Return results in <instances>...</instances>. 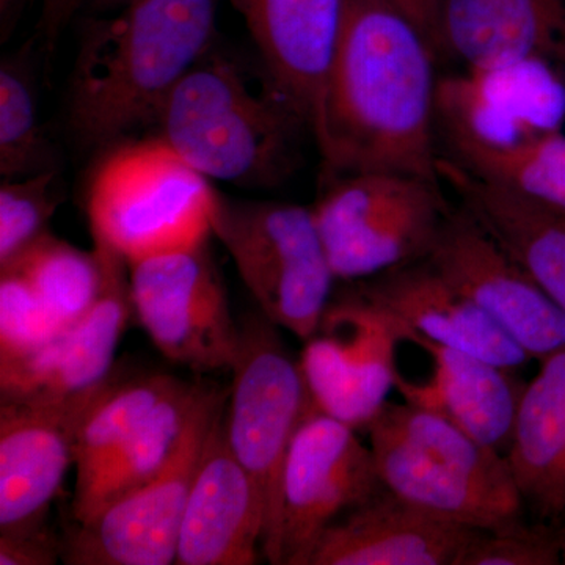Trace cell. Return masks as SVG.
Segmentation results:
<instances>
[{
    "instance_id": "cell-9",
    "label": "cell",
    "mask_w": 565,
    "mask_h": 565,
    "mask_svg": "<svg viewBox=\"0 0 565 565\" xmlns=\"http://www.w3.org/2000/svg\"><path fill=\"white\" fill-rule=\"evenodd\" d=\"M228 390L203 384L199 403L166 467L63 535L68 565H170L177 561L185 503L207 434Z\"/></svg>"
},
{
    "instance_id": "cell-4",
    "label": "cell",
    "mask_w": 565,
    "mask_h": 565,
    "mask_svg": "<svg viewBox=\"0 0 565 565\" xmlns=\"http://www.w3.org/2000/svg\"><path fill=\"white\" fill-rule=\"evenodd\" d=\"M382 486L424 511L481 531L523 522L508 459L445 416L386 403L366 430Z\"/></svg>"
},
{
    "instance_id": "cell-18",
    "label": "cell",
    "mask_w": 565,
    "mask_h": 565,
    "mask_svg": "<svg viewBox=\"0 0 565 565\" xmlns=\"http://www.w3.org/2000/svg\"><path fill=\"white\" fill-rule=\"evenodd\" d=\"M243 17L270 88L307 122L311 136L321 122L344 0H230Z\"/></svg>"
},
{
    "instance_id": "cell-1",
    "label": "cell",
    "mask_w": 565,
    "mask_h": 565,
    "mask_svg": "<svg viewBox=\"0 0 565 565\" xmlns=\"http://www.w3.org/2000/svg\"><path fill=\"white\" fill-rule=\"evenodd\" d=\"M435 51L392 0H344L318 143L327 177L416 174L438 181Z\"/></svg>"
},
{
    "instance_id": "cell-3",
    "label": "cell",
    "mask_w": 565,
    "mask_h": 565,
    "mask_svg": "<svg viewBox=\"0 0 565 565\" xmlns=\"http://www.w3.org/2000/svg\"><path fill=\"white\" fill-rule=\"evenodd\" d=\"M173 151L207 180L274 188L296 169L307 122L277 92L256 95L232 62L206 55L156 118Z\"/></svg>"
},
{
    "instance_id": "cell-24",
    "label": "cell",
    "mask_w": 565,
    "mask_h": 565,
    "mask_svg": "<svg viewBox=\"0 0 565 565\" xmlns=\"http://www.w3.org/2000/svg\"><path fill=\"white\" fill-rule=\"evenodd\" d=\"M539 363L505 459L525 504L541 519L556 520L565 516V349Z\"/></svg>"
},
{
    "instance_id": "cell-11",
    "label": "cell",
    "mask_w": 565,
    "mask_h": 565,
    "mask_svg": "<svg viewBox=\"0 0 565 565\" xmlns=\"http://www.w3.org/2000/svg\"><path fill=\"white\" fill-rule=\"evenodd\" d=\"M356 433L315 405L294 435L281 476V565H308L327 527L384 490Z\"/></svg>"
},
{
    "instance_id": "cell-29",
    "label": "cell",
    "mask_w": 565,
    "mask_h": 565,
    "mask_svg": "<svg viewBox=\"0 0 565 565\" xmlns=\"http://www.w3.org/2000/svg\"><path fill=\"white\" fill-rule=\"evenodd\" d=\"M62 204L57 170L3 180L0 185V267L22 255L44 233Z\"/></svg>"
},
{
    "instance_id": "cell-22",
    "label": "cell",
    "mask_w": 565,
    "mask_h": 565,
    "mask_svg": "<svg viewBox=\"0 0 565 565\" xmlns=\"http://www.w3.org/2000/svg\"><path fill=\"white\" fill-rule=\"evenodd\" d=\"M449 161L494 188L565 217V132L553 125L523 126L509 136L478 132L438 117Z\"/></svg>"
},
{
    "instance_id": "cell-37",
    "label": "cell",
    "mask_w": 565,
    "mask_h": 565,
    "mask_svg": "<svg viewBox=\"0 0 565 565\" xmlns=\"http://www.w3.org/2000/svg\"><path fill=\"white\" fill-rule=\"evenodd\" d=\"M561 548H563V564H565V526L561 530Z\"/></svg>"
},
{
    "instance_id": "cell-16",
    "label": "cell",
    "mask_w": 565,
    "mask_h": 565,
    "mask_svg": "<svg viewBox=\"0 0 565 565\" xmlns=\"http://www.w3.org/2000/svg\"><path fill=\"white\" fill-rule=\"evenodd\" d=\"M225 405L212 423L189 492L177 565H253L264 557L262 501L226 440Z\"/></svg>"
},
{
    "instance_id": "cell-34",
    "label": "cell",
    "mask_w": 565,
    "mask_h": 565,
    "mask_svg": "<svg viewBox=\"0 0 565 565\" xmlns=\"http://www.w3.org/2000/svg\"><path fill=\"white\" fill-rule=\"evenodd\" d=\"M85 0H43L41 31L47 40H54L66 24L84 7Z\"/></svg>"
},
{
    "instance_id": "cell-35",
    "label": "cell",
    "mask_w": 565,
    "mask_h": 565,
    "mask_svg": "<svg viewBox=\"0 0 565 565\" xmlns=\"http://www.w3.org/2000/svg\"><path fill=\"white\" fill-rule=\"evenodd\" d=\"M134 0H85L84 7H90L92 10H118L128 6Z\"/></svg>"
},
{
    "instance_id": "cell-25",
    "label": "cell",
    "mask_w": 565,
    "mask_h": 565,
    "mask_svg": "<svg viewBox=\"0 0 565 565\" xmlns=\"http://www.w3.org/2000/svg\"><path fill=\"white\" fill-rule=\"evenodd\" d=\"M202 390L203 384L181 381L152 408L90 481L74 490L71 504L74 522L90 519L111 501L147 484L166 467L180 444Z\"/></svg>"
},
{
    "instance_id": "cell-20",
    "label": "cell",
    "mask_w": 565,
    "mask_h": 565,
    "mask_svg": "<svg viewBox=\"0 0 565 565\" xmlns=\"http://www.w3.org/2000/svg\"><path fill=\"white\" fill-rule=\"evenodd\" d=\"M479 531L384 489L327 527L308 565H459Z\"/></svg>"
},
{
    "instance_id": "cell-15",
    "label": "cell",
    "mask_w": 565,
    "mask_h": 565,
    "mask_svg": "<svg viewBox=\"0 0 565 565\" xmlns=\"http://www.w3.org/2000/svg\"><path fill=\"white\" fill-rule=\"evenodd\" d=\"M104 263L98 300L79 321L21 362L0 366V403L71 396L102 384L134 315L128 263L96 245Z\"/></svg>"
},
{
    "instance_id": "cell-30",
    "label": "cell",
    "mask_w": 565,
    "mask_h": 565,
    "mask_svg": "<svg viewBox=\"0 0 565 565\" xmlns=\"http://www.w3.org/2000/svg\"><path fill=\"white\" fill-rule=\"evenodd\" d=\"M65 329L21 275L0 270V366L28 359Z\"/></svg>"
},
{
    "instance_id": "cell-10",
    "label": "cell",
    "mask_w": 565,
    "mask_h": 565,
    "mask_svg": "<svg viewBox=\"0 0 565 565\" xmlns=\"http://www.w3.org/2000/svg\"><path fill=\"white\" fill-rule=\"evenodd\" d=\"M128 267L134 316L156 349L199 374L232 373L241 329L207 243Z\"/></svg>"
},
{
    "instance_id": "cell-12",
    "label": "cell",
    "mask_w": 565,
    "mask_h": 565,
    "mask_svg": "<svg viewBox=\"0 0 565 565\" xmlns=\"http://www.w3.org/2000/svg\"><path fill=\"white\" fill-rule=\"evenodd\" d=\"M399 330L351 285L334 294L300 363L316 407L355 430H367L396 379Z\"/></svg>"
},
{
    "instance_id": "cell-17",
    "label": "cell",
    "mask_w": 565,
    "mask_h": 565,
    "mask_svg": "<svg viewBox=\"0 0 565 565\" xmlns=\"http://www.w3.org/2000/svg\"><path fill=\"white\" fill-rule=\"evenodd\" d=\"M349 285L399 329L434 343L512 371L533 360L427 258Z\"/></svg>"
},
{
    "instance_id": "cell-23",
    "label": "cell",
    "mask_w": 565,
    "mask_h": 565,
    "mask_svg": "<svg viewBox=\"0 0 565 565\" xmlns=\"http://www.w3.org/2000/svg\"><path fill=\"white\" fill-rule=\"evenodd\" d=\"M438 174L456 193L460 206L565 313V217L487 184L445 156Z\"/></svg>"
},
{
    "instance_id": "cell-19",
    "label": "cell",
    "mask_w": 565,
    "mask_h": 565,
    "mask_svg": "<svg viewBox=\"0 0 565 565\" xmlns=\"http://www.w3.org/2000/svg\"><path fill=\"white\" fill-rule=\"evenodd\" d=\"M438 43L475 73L565 68V0H441Z\"/></svg>"
},
{
    "instance_id": "cell-21",
    "label": "cell",
    "mask_w": 565,
    "mask_h": 565,
    "mask_svg": "<svg viewBox=\"0 0 565 565\" xmlns=\"http://www.w3.org/2000/svg\"><path fill=\"white\" fill-rule=\"evenodd\" d=\"M399 332L433 360V374L426 382L396 375L394 386L404 401L445 416L475 440L508 455L526 386L516 371L407 330Z\"/></svg>"
},
{
    "instance_id": "cell-13",
    "label": "cell",
    "mask_w": 565,
    "mask_h": 565,
    "mask_svg": "<svg viewBox=\"0 0 565 565\" xmlns=\"http://www.w3.org/2000/svg\"><path fill=\"white\" fill-rule=\"evenodd\" d=\"M427 259L531 359L564 351V311L462 206L446 215Z\"/></svg>"
},
{
    "instance_id": "cell-6",
    "label": "cell",
    "mask_w": 565,
    "mask_h": 565,
    "mask_svg": "<svg viewBox=\"0 0 565 565\" xmlns=\"http://www.w3.org/2000/svg\"><path fill=\"white\" fill-rule=\"evenodd\" d=\"M239 351L225 405L230 448L250 476L264 512L263 556L280 563L281 476L305 416L315 407L302 363L262 313L239 323Z\"/></svg>"
},
{
    "instance_id": "cell-32",
    "label": "cell",
    "mask_w": 565,
    "mask_h": 565,
    "mask_svg": "<svg viewBox=\"0 0 565 565\" xmlns=\"http://www.w3.org/2000/svg\"><path fill=\"white\" fill-rule=\"evenodd\" d=\"M62 556L63 535L54 534L46 516L0 527V565H54Z\"/></svg>"
},
{
    "instance_id": "cell-8",
    "label": "cell",
    "mask_w": 565,
    "mask_h": 565,
    "mask_svg": "<svg viewBox=\"0 0 565 565\" xmlns=\"http://www.w3.org/2000/svg\"><path fill=\"white\" fill-rule=\"evenodd\" d=\"M337 281H360L427 258L448 204L440 182L396 172L332 178L311 206Z\"/></svg>"
},
{
    "instance_id": "cell-33",
    "label": "cell",
    "mask_w": 565,
    "mask_h": 565,
    "mask_svg": "<svg viewBox=\"0 0 565 565\" xmlns=\"http://www.w3.org/2000/svg\"><path fill=\"white\" fill-rule=\"evenodd\" d=\"M392 2L423 32L434 47L435 54L440 52L438 25H440L441 0H392Z\"/></svg>"
},
{
    "instance_id": "cell-2",
    "label": "cell",
    "mask_w": 565,
    "mask_h": 565,
    "mask_svg": "<svg viewBox=\"0 0 565 565\" xmlns=\"http://www.w3.org/2000/svg\"><path fill=\"white\" fill-rule=\"evenodd\" d=\"M218 0H134L82 39L71 81L70 125L106 145L156 121L174 87L210 54Z\"/></svg>"
},
{
    "instance_id": "cell-7",
    "label": "cell",
    "mask_w": 565,
    "mask_h": 565,
    "mask_svg": "<svg viewBox=\"0 0 565 565\" xmlns=\"http://www.w3.org/2000/svg\"><path fill=\"white\" fill-rule=\"evenodd\" d=\"M212 236L232 256L258 311L305 341L334 292V274L311 206L218 195Z\"/></svg>"
},
{
    "instance_id": "cell-36",
    "label": "cell",
    "mask_w": 565,
    "mask_h": 565,
    "mask_svg": "<svg viewBox=\"0 0 565 565\" xmlns=\"http://www.w3.org/2000/svg\"><path fill=\"white\" fill-rule=\"evenodd\" d=\"M18 0H0V13H2L3 20L10 17L11 10L17 6Z\"/></svg>"
},
{
    "instance_id": "cell-31",
    "label": "cell",
    "mask_w": 565,
    "mask_h": 565,
    "mask_svg": "<svg viewBox=\"0 0 565 565\" xmlns=\"http://www.w3.org/2000/svg\"><path fill=\"white\" fill-rule=\"evenodd\" d=\"M563 564L561 531L520 522L501 530L479 531L465 548L459 565Z\"/></svg>"
},
{
    "instance_id": "cell-28",
    "label": "cell",
    "mask_w": 565,
    "mask_h": 565,
    "mask_svg": "<svg viewBox=\"0 0 565 565\" xmlns=\"http://www.w3.org/2000/svg\"><path fill=\"white\" fill-rule=\"evenodd\" d=\"M55 170L36 110L35 92L20 63L0 68V174L3 180Z\"/></svg>"
},
{
    "instance_id": "cell-26",
    "label": "cell",
    "mask_w": 565,
    "mask_h": 565,
    "mask_svg": "<svg viewBox=\"0 0 565 565\" xmlns=\"http://www.w3.org/2000/svg\"><path fill=\"white\" fill-rule=\"evenodd\" d=\"M170 374L150 373L111 377L106 392L81 424L76 441V486L87 484L163 397L180 385Z\"/></svg>"
},
{
    "instance_id": "cell-14",
    "label": "cell",
    "mask_w": 565,
    "mask_h": 565,
    "mask_svg": "<svg viewBox=\"0 0 565 565\" xmlns=\"http://www.w3.org/2000/svg\"><path fill=\"white\" fill-rule=\"evenodd\" d=\"M111 377L71 396L0 403V527L46 516L76 460L81 424Z\"/></svg>"
},
{
    "instance_id": "cell-5",
    "label": "cell",
    "mask_w": 565,
    "mask_h": 565,
    "mask_svg": "<svg viewBox=\"0 0 565 565\" xmlns=\"http://www.w3.org/2000/svg\"><path fill=\"white\" fill-rule=\"evenodd\" d=\"M218 193L162 139L126 145L96 169L87 195L93 243L132 264L210 243Z\"/></svg>"
},
{
    "instance_id": "cell-27",
    "label": "cell",
    "mask_w": 565,
    "mask_h": 565,
    "mask_svg": "<svg viewBox=\"0 0 565 565\" xmlns=\"http://www.w3.org/2000/svg\"><path fill=\"white\" fill-rule=\"evenodd\" d=\"M0 270L21 275L65 327L90 310L104 286V263L98 250H81L51 232Z\"/></svg>"
}]
</instances>
